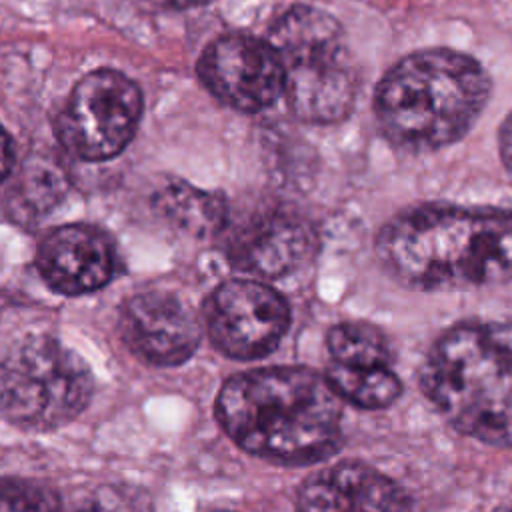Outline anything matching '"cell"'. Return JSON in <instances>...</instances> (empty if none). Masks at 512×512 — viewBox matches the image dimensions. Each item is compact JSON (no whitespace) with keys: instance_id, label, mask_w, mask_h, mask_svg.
<instances>
[{"instance_id":"cell-5","label":"cell","mask_w":512,"mask_h":512,"mask_svg":"<svg viewBox=\"0 0 512 512\" xmlns=\"http://www.w3.org/2000/svg\"><path fill=\"white\" fill-rule=\"evenodd\" d=\"M284 76V98L304 122L332 124L348 116L358 72L344 28L328 12L292 6L270 28Z\"/></svg>"},{"instance_id":"cell-13","label":"cell","mask_w":512,"mask_h":512,"mask_svg":"<svg viewBox=\"0 0 512 512\" xmlns=\"http://www.w3.org/2000/svg\"><path fill=\"white\" fill-rule=\"evenodd\" d=\"M296 504L298 512H410L402 488L362 462H340L312 474Z\"/></svg>"},{"instance_id":"cell-19","label":"cell","mask_w":512,"mask_h":512,"mask_svg":"<svg viewBox=\"0 0 512 512\" xmlns=\"http://www.w3.org/2000/svg\"><path fill=\"white\" fill-rule=\"evenodd\" d=\"M74 512H152V500L136 486L102 484L88 490Z\"/></svg>"},{"instance_id":"cell-17","label":"cell","mask_w":512,"mask_h":512,"mask_svg":"<svg viewBox=\"0 0 512 512\" xmlns=\"http://www.w3.org/2000/svg\"><path fill=\"white\" fill-rule=\"evenodd\" d=\"M330 362L344 366L376 368L388 366L392 360L390 344L376 326L366 322L336 324L326 338Z\"/></svg>"},{"instance_id":"cell-18","label":"cell","mask_w":512,"mask_h":512,"mask_svg":"<svg viewBox=\"0 0 512 512\" xmlns=\"http://www.w3.org/2000/svg\"><path fill=\"white\" fill-rule=\"evenodd\" d=\"M0 512H66L60 496L34 480L0 478Z\"/></svg>"},{"instance_id":"cell-1","label":"cell","mask_w":512,"mask_h":512,"mask_svg":"<svg viewBox=\"0 0 512 512\" xmlns=\"http://www.w3.org/2000/svg\"><path fill=\"white\" fill-rule=\"evenodd\" d=\"M384 270L400 284L468 290L512 280V212L418 206L384 224L376 238Z\"/></svg>"},{"instance_id":"cell-4","label":"cell","mask_w":512,"mask_h":512,"mask_svg":"<svg viewBox=\"0 0 512 512\" xmlns=\"http://www.w3.org/2000/svg\"><path fill=\"white\" fill-rule=\"evenodd\" d=\"M422 390L460 434L512 448V322L460 324L430 348Z\"/></svg>"},{"instance_id":"cell-23","label":"cell","mask_w":512,"mask_h":512,"mask_svg":"<svg viewBox=\"0 0 512 512\" xmlns=\"http://www.w3.org/2000/svg\"><path fill=\"white\" fill-rule=\"evenodd\" d=\"M212 512H230V510H212Z\"/></svg>"},{"instance_id":"cell-14","label":"cell","mask_w":512,"mask_h":512,"mask_svg":"<svg viewBox=\"0 0 512 512\" xmlns=\"http://www.w3.org/2000/svg\"><path fill=\"white\" fill-rule=\"evenodd\" d=\"M152 206L172 228L192 238H210L228 220L222 194L196 188L184 180H166L154 192Z\"/></svg>"},{"instance_id":"cell-11","label":"cell","mask_w":512,"mask_h":512,"mask_svg":"<svg viewBox=\"0 0 512 512\" xmlns=\"http://www.w3.org/2000/svg\"><path fill=\"white\" fill-rule=\"evenodd\" d=\"M44 282L66 296H80L106 286L116 272L110 238L88 224H66L48 232L36 252Z\"/></svg>"},{"instance_id":"cell-15","label":"cell","mask_w":512,"mask_h":512,"mask_svg":"<svg viewBox=\"0 0 512 512\" xmlns=\"http://www.w3.org/2000/svg\"><path fill=\"white\" fill-rule=\"evenodd\" d=\"M326 380L342 400L368 410L390 406L402 390L400 380L388 366L360 368L330 362Z\"/></svg>"},{"instance_id":"cell-3","label":"cell","mask_w":512,"mask_h":512,"mask_svg":"<svg viewBox=\"0 0 512 512\" xmlns=\"http://www.w3.org/2000/svg\"><path fill=\"white\" fill-rule=\"evenodd\" d=\"M488 96L490 78L474 58L430 48L404 56L382 76L374 112L390 142L428 152L462 138Z\"/></svg>"},{"instance_id":"cell-22","label":"cell","mask_w":512,"mask_h":512,"mask_svg":"<svg viewBox=\"0 0 512 512\" xmlns=\"http://www.w3.org/2000/svg\"><path fill=\"white\" fill-rule=\"evenodd\" d=\"M164 6H172V8H188V6H196V4H204L210 0H156Z\"/></svg>"},{"instance_id":"cell-12","label":"cell","mask_w":512,"mask_h":512,"mask_svg":"<svg viewBox=\"0 0 512 512\" xmlns=\"http://www.w3.org/2000/svg\"><path fill=\"white\" fill-rule=\"evenodd\" d=\"M312 226L288 210H270L240 226L228 244L232 266L258 278H282L312 252Z\"/></svg>"},{"instance_id":"cell-2","label":"cell","mask_w":512,"mask_h":512,"mask_svg":"<svg viewBox=\"0 0 512 512\" xmlns=\"http://www.w3.org/2000/svg\"><path fill=\"white\" fill-rule=\"evenodd\" d=\"M340 400L326 376L302 366H270L232 376L216 398V416L246 452L306 466L340 448Z\"/></svg>"},{"instance_id":"cell-10","label":"cell","mask_w":512,"mask_h":512,"mask_svg":"<svg viewBox=\"0 0 512 512\" xmlns=\"http://www.w3.org/2000/svg\"><path fill=\"white\" fill-rule=\"evenodd\" d=\"M118 332L138 358L154 366L186 362L200 342V324L192 306L160 290L128 298L120 308Z\"/></svg>"},{"instance_id":"cell-7","label":"cell","mask_w":512,"mask_h":512,"mask_svg":"<svg viewBox=\"0 0 512 512\" xmlns=\"http://www.w3.org/2000/svg\"><path fill=\"white\" fill-rule=\"evenodd\" d=\"M142 116L140 88L116 70H94L70 92L56 134L80 160H108L136 134Z\"/></svg>"},{"instance_id":"cell-9","label":"cell","mask_w":512,"mask_h":512,"mask_svg":"<svg viewBox=\"0 0 512 512\" xmlns=\"http://www.w3.org/2000/svg\"><path fill=\"white\" fill-rule=\"evenodd\" d=\"M202 84L228 106L258 112L284 96L280 60L268 40L248 34L220 36L198 60Z\"/></svg>"},{"instance_id":"cell-6","label":"cell","mask_w":512,"mask_h":512,"mask_svg":"<svg viewBox=\"0 0 512 512\" xmlns=\"http://www.w3.org/2000/svg\"><path fill=\"white\" fill-rule=\"evenodd\" d=\"M94 380L84 360L44 334L20 338L0 354V414L26 430H54L90 402Z\"/></svg>"},{"instance_id":"cell-20","label":"cell","mask_w":512,"mask_h":512,"mask_svg":"<svg viewBox=\"0 0 512 512\" xmlns=\"http://www.w3.org/2000/svg\"><path fill=\"white\" fill-rule=\"evenodd\" d=\"M498 142H500V156H502V162H504L508 174L512 176V112L506 116V120H504L502 126H500Z\"/></svg>"},{"instance_id":"cell-16","label":"cell","mask_w":512,"mask_h":512,"mask_svg":"<svg viewBox=\"0 0 512 512\" xmlns=\"http://www.w3.org/2000/svg\"><path fill=\"white\" fill-rule=\"evenodd\" d=\"M66 180L58 166L42 158L22 164L10 190V212L22 220L46 214L64 196Z\"/></svg>"},{"instance_id":"cell-8","label":"cell","mask_w":512,"mask_h":512,"mask_svg":"<svg viewBox=\"0 0 512 512\" xmlns=\"http://www.w3.org/2000/svg\"><path fill=\"white\" fill-rule=\"evenodd\" d=\"M206 324L220 352L236 360H256L268 356L284 338L290 308L268 284L234 278L210 294Z\"/></svg>"},{"instance_id":"cell-21","label":"cell","mask_w":512,"mask_h":512,"mask_svg":"<svg viewBox=\"0 0 512 512\" xmlns=\"http://www.w3.org/2000/svg\"><path fill=\"white\" fill-rule=\"evenodd\" d=\"M12 160H14V154H12L10 138H8V134L4 132V128L0 126V182L10 174Z\"/></svg>"}]
</instances>
